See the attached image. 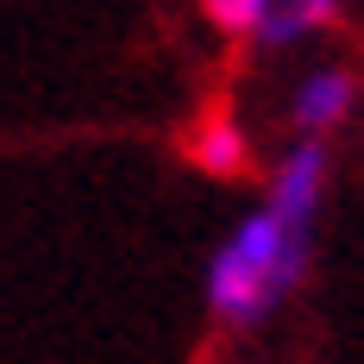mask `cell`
<instances>
[{"label":"cell","instance_id":"6da1fadb","mask_svg":"<svg viewBox=\"0 0 364 364\" xmlns=\"http://www.w3.org/2000/svg\"><path fill=\"white\" fill-rule=\"evenodd\" d=\"M308 245H314V220H289L270 201L257 214H245L226 232V245L214 252V264H208V308H214V321H226L239 333L264 327L289 301V289L301 283Z\"/></svg>","mask_w":364,"mask_h":364},{"label":"cell","instance_id":"7a4b0ae2","mask_svg":"<svg viewBox=\"0 0 364 364\" xmlns=\"http://www.w3.org/2000/svg\"><path fill=\"white\" fill-rule=\"evenodd\" d=\"M352 101H358V82H352V70H314L301 88H295L289 119L308 132V139H327L333 126L352 113Z\"/></svg>","mask_w":364,"mask_h":364},{"label":"cell","instance_id":"3957f363","mask_svg":"<svg viewBox=\"0 0 364 364\" xmlns=\"http://www.w3.org/2000/svg\"><path fill=\"white\" fill-rule=\"evenodd\" d=\"M333 13H339V0H270L252 38L264 44V50H277V44H295V38L333 26Z\"/></svg>","mask_w":364,"mask_h":364},{"label":"cell","instance_id":"277c9868","mask_svg":"<svg viewBox=\"0 0 364 364\" xmlns=\"http://www.w3.org/2000/svg\"><path fill=\"white\" fill-rule=\"evenodd\" d=\"M195 157H201V170L232 176V170H245V132H239L232 119H208L201 139H195Z\"/></svg>","mask_w":364,"mask_h":364},{"label":"cell","instance_id":"5b68a950","mask_svg":"<svg viewBox=\"0 0 364 364\" xmlns=\"http://www.w3.org/2000/svg\"><path fill=\"white\" fill-rule=\"evenodd\" d=\"M201 6H208V19H214L220 32H245V38H252L270 0H201Z\"/></svg>","mask_w":364,"mask_h":364}]
</instances>
